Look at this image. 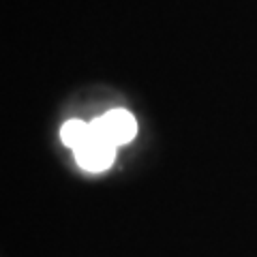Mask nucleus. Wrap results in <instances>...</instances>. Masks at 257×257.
<instances>
[{
  "instance_id": "f03ea898",
  "label": "nucleus",
  "mask_w": 257,
  "mask_h": 257,
  "mask_svg": "<svg viewBox=\"0 0 257 257\" xmlns=\"http://www.w3.org/2000/svg\"><path fill=\"white\" fill-rule=\"evenodd\" d=\"M73 152H75L77 165L86 172H103V170H107L116 159V146L109 144L107 140L99 138V135L94 133V128H92L90 138Z\"/></svg>"
},
{
  "instance_id": "f257e3e1",
  "label": "nucleus",
  "mask_w": 257,
  "mask_h": 257,
  "mask_svg": "<svg viewBox=\"0 0 257 257\" xmlns=\"http://www.w3.org/2000/svg\"><path fill=\"white\" fill-rule=\"evenodd\" d=\"M92 128L99 138L107 140L114 146H122V144H128L135 133H138V122L131 111L126 109H111L107 114H103L101 118H96L92 122Z\"/></svg>"
},
{
  "instance_id": "7ed1b4c3",
  "label": "nucleus",
  "mask_w": 257,
  "mask_h": 257,
  "mask_svg": "<svg viewBox=\"0 0 257 257\" xmlns=\"http://www.w3.org/2000/svg\"><path fill=\"white\" fill-rule=\"evenodd\" d=\"M90 135H92V122H84V120H77V118L64 122V126L60 128V140L71 150H77Z\"/></svg>"
}]
</instances>
